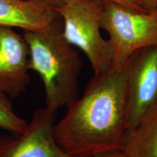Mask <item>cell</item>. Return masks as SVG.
<instances>
[{"label": "cell", "instance_id": "obj_12", "mask_svg": "<svg viewBox=\"0 0 157 157\" xmlns=\"http://www.w3.org/2000/svg\"><path fill=\"white\" fill-rule=\"evenodd\" d=\"M148 13L157 11V0H136Z\"/></svg>", "mask_w": 157, "mask_h": 157}, {"label": "cell", "instance_id": "obj_6", "mask_svg": "<svg viewBox=\"0 0 157 157\" xmlns=\"http://www.w3.org/2000/svg\"><path fill=\"white\" fill-rule=\"evenodd\" d=\"M129 65L127 127L157 102V45L136 51Z\"/></svg>", "mask_w": 157, "mask_h": 157}, {"label": "cell", "instance_id": "obj_7", "mask_svg": "<svg viewBox=\"0 0 157 157\" xmlns=\"http://www.w3.org/2000/svg\"><path fill=\"white\" fill-rule=\"evenodd\" d=\"M29 50L23 35L0 25V91L15 98L30 83Z\"/></svg>", "mask_w": 157, "mask_h": 157}, {"label": "cell", "instance_id": "obj_11", "mask_svg": "<svg viewBox=\"0 0 157 157\" xmlns=\"http://www.w3.org/2000/svg\"><path fill=\"white\" fill-rule=\"evenodd\" d=\"M97 1L109 2L117 4V5L123 6V7L135 11L146 12L136 0H97Z\"/></svg>", "mask_w": 157, "mask_h": 157}, {"label": "cell", "instance_id": "obj_13", "mask_svg": "<svg viewBox=\"0 0 157 157\" xmlns=\"http://www.w3.org/2000/svg\"><path fill=\"white\" fill-rule=\"evenodd\" d=\"M93 157H126L121 150H113L105 151Z\"/></svg>", "mask_w": 157, "mask_h": 157}, {"label": "cell", "instance_id": "obj_8", "mask_svg": "<svg viewBox=\"0 0 157 157\" xmlns=\"http://www.w3.org/2000/svg\"><path fill=\"white\" fill-rule=\"evenodd\" d=\"M59 15L36 0H0V25L36 31L48 26Z\"/></svg>", "mask_w": 157, "mask_h": 157}, {"label": "cell", "instance_id": "obj_2", "mask_svg": "<svg viewBox=\"0 0 157 157\" xmlns=\"http://www.w3.org/2000/svg\"><path fill=\"white\" fill-rule=\"evenodd\" d=\"M63 29L59 16L48 26L24 31L23 34L29 47V70L42 80L45 107L56 111L79 96L78 76L82 68L79 54L64 37Z\"/></svg>", "mask_w": 157, "mask_h": 157}, {"label": "cell", "instance_id": "obj_1", "mask_svg": "<svg viewBox=\"0 0 157 157\" xmlns=\"http://www.w3.org/2000/svg\"><path fill=\"white\" fill-rule=\"evenodd\" d=\"M129 59L121 66L91 78L81 97L55 124L57 143L68 154L93 157L121 150L128 119Z\"/></svg>", "mask_w": 157, "mask_h": 157}, {"label": "cell", "instance_id": "obj_10", "mask_svg": "<svg viewBox=\"0 0 157 157\" xmlns=\"http://www.w3.org/2000/svg\"><path fill=\"white\" fill-rule=\"evenodd\" d=\"M27 123L15 112L10 98L0 91V128L10 133L24 130Z\"/></svg>", "mask_w": 157, "mask_h": 157}, {"label": "cell", "instance_id": "obj_9", "mask_svg": "<svg viewBox=\"0 0 157 157\" xmlns=\"http://www.w3.org/2000/svg\"><path fill=\"white\" fill-rule=\"evenodd\" d=\"M121 150L126 157H157V102L126 129Z\"/></svg>", "mask_w": 157, "mask_h": 157}, {"label": "cell", "instance_id": "obj_5", "mask_svg": "<svg viewBox=\"0 0 157 157\" xmlns=\"http://www.w3.org/2000/svg\"><path fill=\"white\" fill-rule=\"evenodd\" d=\"M56 115L57 111L47 107L38 109L23 132L0 135V157H78L57 143Z\"/></svg>", "mask_w": 157, "mask_h": 157}, {"label": "cell", "instance_id": "obj_3", "mask_svg": "<svg viewBox=\"0 0 157 157\" xmlns=\"http://www.w3.org/2000/svg\"><path fill=\"white\" fill-rule=\"evenodd\" d=\"M102 6L97 0H66L55 9L62 19L64 37L85 54L95 75L111 69L113 57L111 43L101 33Z\"/></svg>", "mask_w": 157, "mask_h": 157}, {"label": "cell", "instance_id": "obj_14", "mask_svg": "<svg viewBox=\"0 0 157 157\" xmlns=\"http://www.w3.org/2000/svg\"><path fill=\"white\" fill-rule=\"evenodd\" d=\"M36 1L40 2L44 4V5H48L55 10L60 7V5H62L66 0H36Z\"/></svg>", "mask_w": 157, "mask_h": 157}, {"label": "cell", "instance_id": "obj_4", "mask_svg": "<svg viewBox=\"0 0 157 157\" xmlns=\"http://www.w3.org/2000/svg\"><path fill=\"white\" fill-rule=\"evenodd\" d=\"M101 27L113 49L111 68L121 66L137 50L157 45V11L138 12L103 2Z\"/></svg>", "mask_w": 157, "mask_h": 157}]
</instances>
